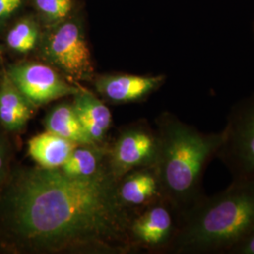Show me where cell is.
<instances>
[{
  "label": "cell",
  "mask_w": 254,
  "mask_h": 254,
  "mask_svg": "<svg viewBox=\"0 0 254 254\" xmlns=\"http://www.w3.org/2000/svg\"><path fill=\"white\" fill-rule=\"evenodd\" d=\"M37 9L46 19L60 22L68 16L72 9V0H35Z\"/></svg>",
  "instance_id": "obj_17"
},
{
  "label": "cell",
  "mask_w": 254,
  "mask_h": 254,
  "mask_svg": "<svg viewBox=\"0 0 254 254\" xmlns=\"http://www.w3.org/2000/svg\"><path fill=\"white\" fill-rule=\"evenodd\" d=\"M9 173V152L2 138H0V186L6 182Z\"/></svg>",
  "instance_id": "obj_18"
},
{
  "label": "cell",
  "mask_w": 254,
  "mask_h": 254,
  "mask_svg": "<svg viewBox=\"0 0 254 254\" xmlns=\"http://www.w3.org/2000/svg\"><path fill=\"white\" fill-rule=\"evenodd\" d=\"M229 254H254V230L243 238Z\"/></svg>",
  "instance_id": "obj_19"
},
{
  "label": "cell",
  "mask_w": 254,
  "mask_h": 254,
  "mask_svg": "<svg viewBox=\"0 0 254 254\" xmlns=\"http://www.w3.org/2000/svg\"><path fill=\"white\" fill-rule=\"evenodd\" d=\"M73 106L84 131L94 144L99 145L112 123L109 108L92 93L84 90L73 95Z\"/></svg>",
  "instance_id": "obj_11"
},
{
  "label": "cell",
  "mask_w": 254,
  "mask_h": 254,
  "mask_svg": "<svg viewBox=\"0 0 254 254\" xmlns=\"http://www.w3.org/2000/svg\"><path fill=\"white\" fill-rule=\"evenodd\" d=\"M117 180L105 168L86 178L61 169H21L0 197L1 230L9 244L26 252L130 251L132 214Z\"/></svg>",
  "instance_id": "obj_1"
},
{
  "label": "cell",
  "mask_w": 254,
  "mask_h": 254,
  "mask_svg": "<svg viewBox=\"0 0 254 254\" xmlns=\"http://www.w3.org/2000/svg\"><path fill=\"white\" fill-rule=\"evenodd\" d=\"M23 0H0V22L13 14L22 5Z\"/></svg>",
  "instance_id": "obj_20"
},
{
  "label": "cell",
  "mask_w": 254,
  "mask_h": 254,
  "mask_svg": "<svg viewBox=\"0 0 254 254\" xmlns=\"http://www.w3.org/2000/svg\"><path fill=\"white\" fill-rule=\"evenodd\" d=\"M158 154V137L145 125H139L125 131L119 137L110 154L109 169L122 179L127 173L142 167L154 166Z\"/></svg>",
  "instance_id": "obj_8"
},
{
  "label": "cell",
  "mask_w": 254,
  "mask_h": 254,
  "mask_svg": "<svg viewBox=\"0 0 254 254\" xmlns=\"http://www.w3.org/2000/svg\"><path fill=\"white\" fill-rule=\"evenodd\" d=\"M41 57L71 80L86 81L93 75L91 51L81 27L72 21L46 33L41 42Z\"/></svg>",
  "instance_id": "obj_5"
},
{
  "label": "cell",
  "mask_w": 254,
  "mask_h": 254,
  "mask_svg": "<svg viewBox=\"0 0 254 254\" xmlns=\"http://www.w3.org/2000/svg\"><path fill=\"white\" fill-rule=\"evenodd\" d=\"M158 154L155 168L165 197L182 216L202 200L203 175L222 144L223 133H204L172 113L156 121Z\"/></svg>",
  "instance_id": "obj_2"
},
{
  "label": "cell",
  "mask_w": 254,
  "mask_h": 254,
  "mask_svg": "<svg viewBox=\"0 0 254 254\" xmlns=\"http://www.w3.org/2000/svg\"><path fill=\"white\" fill-rule=\"evenodd\" d=\"M103 154L104 151L98 146H76L60 169L73 178L91 177L104 169L102 167Z\"/></svg>",
  "instance_id": "obj_15"
},
{
  "label": "cell",
  "mask_w": 254,
  "mask_h": 254,
  "mask_svg": "<svg viewBox=\"0 0 254 254\" xmlns=\"http://www.w3.org/2000/svg\"><path fill=\"white\" fill-rule=\"evenodd\" d=\"M11 81L36 108L51 101L73 96L82 89L66 81L50 65L25 63L11 65L6 72Z\"/></svg>",
  "instance_id": "obj_7"
},
{
  "label": "cell",
  "mask_w": 254,
  "mask_h": 254,
  "mask_svg": "<svg viewBox=\"0 0 254 254\" xmlns=\"http://www.w3.org/2000/svg\"><path fill=\"white\" fill-rule=\"evenodd\" d=\"M253 31H254V27H253Z\"/></svg>",
  "instance_id": "obj_22"
},
{
  "label": "cell",
  "mask_w": 254,
  "mask_h": 254,
  "mask_svg": "<svg viewBox=\"0 0 254 254\" xmlns=\"http://www.w3.org/2000/svg\"><path fill=\"white\" fill-rule=\"evenodd\" d=\"M254 230V179L232 180L183 215L172 251L180 254H229Z\"/></svg>",
  "instance_id": "obj_3"
},
{
  "label": "cell",
  "mask_w": 254,
  "mask_h": 254,
  "mask_svg": "<svg viewBox=\"0 0 254 254\" xmlns=\"http://www.w3.org/2000/svg\"><path fill=\"white\" fill-rule=\"evenodd\" d=\"M37 108L19 91L7 73L0 84V124L10 132L26 127Z\"/></svg>",
  "instance_id": "obj_12"
},
{
  "label": "cell",
  "mask_w": 254,
  "mask_h": 254,
  "mask_svg": "<svg viewBox=\"0 0 254 254\" xmlns=\"http://www.w3.org/2000/svg\"><path fill=\"white\" fill-rule=\"evenodd\" d=\"M40 40L39 27L35 22L24 19L9 30L7 44L12 50L26 54L36 47Z\"/></svg>",
  "instance_id": "obj_16"
},
{
  "label": "cell",
  "mask_w": 254,
  "mask_h": 254,
  "mask_svg": "<svg viewBox=\"0 0 254 254\" xmlns=\"http://www.w3.org/2000/svg\"><path fill=\"white\" fill-rule=\"evenodd\" d=\"M136 211L130 223L133 246L172 251L181 228L183 216L179 209L164 198Z\"/></svg>",
  "instance_id": "obj_6"
},
{
  "label": "cell",
  "mask_w": 254,
  "mask_h": 254,
  "mask_svg": "<svg viewBox=\"0 0 254 254\" xmlns=\"http://www.w3.org/2000/svg\"><path fill=\"white\" fill-rule=\"evenodd\" d=\"M78 146L50 131L33 136L28 141V154L45 169H60Z\"/></svg>",
  "instance_id": "obj_13"
},
{
  "label": "cell",
  "mask_w": 254,
  "mask_h": 254,
  "mask_svg": "<svg viewBox=\"0 0 254 254\" xmlns=\"http://www.w3.org/2000/svg\"><path fill=\"white\" fill-rule=\"evenodd\" d=\"M46 131L67 138L78 145H96L84 131L73 104L62 103L55 106L45 119Z\"/></svg>",
  "instance_id": "obj_14"
},
{
  "label": "cell",
  "mask_w": 254,
  "mask_h": 254,
  "mask_svg": "<svg viewBox=\"0 0 254 254\" xmlns=\"http://www.w3.org/2000/svg\"><path fill=\"white\" fill-rule=\"evenodd\" d=\"M2 51H3V49H2V46H0V56L2 54Z\"/></svg>",
  "instance_id": "obj_21"
},
{
  "label": "cell",
  "mask_w": 254,
  "mask_h": 254,
  "mask_svg": "<svg viewBox=\"0 0 254 254\" xmlns=\"http://www.w3.org/2000/svg\"><path fill=\"white\" fill-rule=\"evenodd\" d=\"M122 179L119 185L120 199L133 211L166 198L154 165L136 169Z\"/></svg>",
  "instance_id": "obj_10"
},
{
  "label": "cell",
  "mask_w": 254,
  "mask_h": 254,
  "mask_svg": "<svg viewBox=\"0 0 254 254\" xmlns=\"http://www.w3.org/2000/svg\"><path fill=\"white\" fill-rule=\"evenodd\" d=\"M221 131L223 140L216 158L232 180L254 179V92L233 105Z\"/></svg>",
  "instance_id": "obj_4"
},
{
  "label": "cell",
  "mask_w": 254,
  "mask_h": 254,
  "mask_svg": "<svg viewBox=\"0 0 254 254\" xmlns=\"http://www.w3.org/2000/svg\"><path fill=\"white\" fill-rule=\"evenodd\" d=\"M166 80L163 74H118L101 76L95 88L105 98L115 103H134L147 99Z\"/></svg>",
  "instance_id": "obj_9"
}]
</instances>
